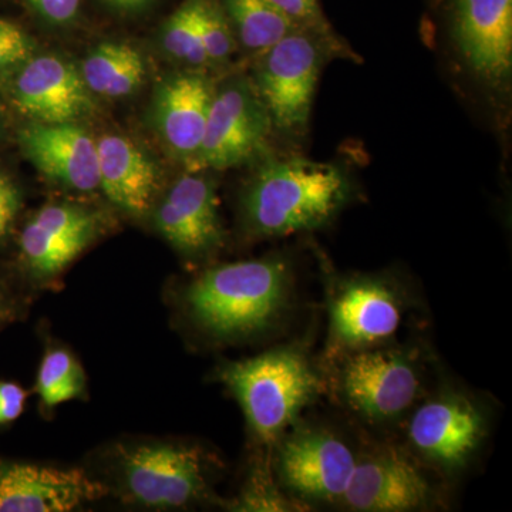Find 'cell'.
<instances>
[{
    "instance_id": "23",
    "label": "cell",
    "mask_w": 512,
    "mask_h": 512,
    "mask_svg": "<svg viewBox=\"0 0 512 512\" xmlns=\"http://www.w3.org/2000/svg\"><path fill=\"white\" fill-rule=\"evenodd\" d=\"M201 0H187L165 25V52L188 66L201 67L208 63L200 33Z\"/></svg>"
},
{
    "instance_id": "27",
    "label": "cell",
    "mask_w": 512,
    "mask_h": 512,
    "mask_svg": "<svg viewBox=\"0 0 512 512\" xmlns=\"http://www.w3.org/2000/svg\"><path fill=\"white\" fill-rule=\"evenodd\" d=\"M32 53L30 37L15 23L0 19V70L28 62Z\"/></svg>"
},
{
    "instance_id": "1",
    "label": "cell",
    "mask_w": 512,
    "mask_h": 512,
    "mask_svg": "<svg viewBox=\"0 0 512 512\" xmlns=\"http://www.w3.org/2000/svg\"><path fill=\"white\" fill-rule=\"evenodd\" d=\"M296 302L295 265L282 254L212 266L184 292L192 325L220 343L275 332L291 320Z\"/></svg>"
},
{
    "instance_id": "15",
    "label": "cell",
    "mask_w": 512,
    "mask_h": 512,
    "mask_svg": "<svg viewBox=\"0 0 512 512\" xmlns=\"http://www.w3.org/2000/svg\"><path fill=\"white\" fill-rule=\"evenodd\" d=\"M103 494L82 470L0 463V512L73 511Z\"/></svg>"
},
{
    "instance_id": "18",
    "label": "cell",
    "mask_w": 512,
    "mask_h": 512,
    "mask_svg": "<svg viewBox=\"0 0 512 512\" xmlns=\"http://www.w3.org/2000/svg\"><path fill=\"white\" fill-rule=\"evenodd\" d=\"M215 87L200 73L175 76L158 92L156 121L161 137L178 156L194 160L200 150Z\"/></svg>"
},
{
    "instance_id": "3",
    "label": "cell",
    "mask_w": 512,
    "mask_h": 512,
    "mask_svg": "<svg viewBox=\"0 0 512 512\" xmlns=\"http://www.w3.org/2000/svg\"><path fill=\"white\" fill-rule=\"evenodd\" d=\"M218 377L237 399L252 436L268 448L328 389L325 373L301 343L225 363Z\"/></svg>"
},
{
    "instance_id": "7",
    "label": "cell",
    "mask_w": 512,
    "mask_h": 512,
    "mask_svg": "<svg viewBox=\"0 0 512 512\" xmlns=\"http://www.w3.org/2000/svg\"><path fill=\"white\" fill-rule=\"evenodd\" d=\"M403 444L441 478L468 470L490 436L491 413L470 390L443 383L427 390L402 424Z\"/></svg>"
},
{
    "instance_id": "4",
    "label": "cell",
    "mask_w": 512,
    "mask_h": 512,
    "mask_svg": "<svg viewBox=\"0 0 512 512\" xmlns=\"http://www.w3.org/2000/svg\"><path fill=\"white\" fill-rule=\"evenodd\" d=\"M427 357L416 343L393 342L333 362L332 389L340 404L369 429L402 427L427 393Z\"/></svg>"
},
{
    "instance_id": "14",
    "label": "cell",
    "mask_w": 512,
    "mask_h": 512,
    "mask_svg": "<svg viewBox=\"0 0 512 512\" xmlns=\"http://www.w3.org/2000/svg\"><path fill=\"white\" fill-rule=\"evenodd\" d=\"M158 231L188 256H204L221 247L224 227L217 188L200 174L181 177L156 212Z\"/></svg>"
},
{
    "instance_id": "17",
    "label": "cell",
    "mask_w": 512,
    "mask_h": 512,
    "mask_svg": "<svg viewBox=\"0 0 512 512\" xmlns=\"http://www.w3.org/2000/svg\"><path fill=\"white\" fill-rule=\"evenodd\" d=\"M23 153L40 173L77 191L100 187L99 154L94 141L74 123H35L19 134Z\"/></svg>"
},
{
    "instance_id": "16",
    "label": "cell",
    "mask_w": 512,
    "mask_h": 512,
    "mask_svg": "<svg viewBox=\"0 0 512 512\" xmlns=\"http://www.w3.org/2000/svg\"><path fill=\"white\" fill-rule=\"evenodd\" d=\"M82 73L56 56H39L23 64L13 96L22 113L36 123H74L93 109Z\"/></svg>"
},
{
    "instance_id": "26",
    "label": "cell",
    "mask_w": 512,
    "mask_h": 512,
    "mask_svg": "<svg viewBox=\"0 0 512 512\" xmlns=\"http://www.w3.org/2000/svg\"><path fill=\"white\" fill-rule=\"evenodd\" d=\"M299 29L313 30L332 40H342L320 10L318 0H272Z\"/></svg>"
},
{
    "instance_id": "6",
    "label": "cell",
    "mask_w": 512,
    "mask_h": 512,
    "mask_svg": "<svg viewBox=\"0 0 512 512\" xmlns=\"http://www.w3.org/2000/svg\"><path fill=\"white\" fill-rule=\"evenodd\" d=\"M410 289L387 272H350L330 278L326 292L325 362L396 342L414 308Z\"/></svg>"
},
{
    "instance_id": "2",
    "label": "cell",
    "mask_w": 512,
    "mask_h": 512,
    "mask_svg": "<svg viewBox=\"0 0 512 512\" xmlns=\"http://www.w3.org/2000/svg\"><path fill=\"white\" fill-rule=\"evenodd\" d=\"M355 197L338 164L266 156L242 192V221L254 238L291 237L328 227Z\"/></svg>"
},
{
    "instance_id": "25",
    "label": "cell",
    "mask_w": 512,
    "mask_h": 512,
    "mask_svg": "<svg viewBox=\"0 0 512 512\" xmlns=\"http://www.w3.org/2000/svg\"><path fill=\"white\" fill-rule=\"evenodd\" d=\"M200 33L202 46L210 64L227 62L237 49V40L232 33L227 15L211 0H201Z\"/></svg>"
},
{
    "instance_id": "20",
    "label": "cell",
    "mask_w": 512,
    "mask_h": 512,
    "mask_svg": "<svg viewBox=\"0 0 512 512\" xmlns=\"http://www.w3.org/2000/svg\"><path fill=\"white\" fill-rule=\"evenodd\" d=\"M82 76L90 92L117 99L136 92L146 76V66L133 47L103 43L84 60Z\"/></svg>"
},
{
    "instance_id": "5",
    "label": "cell",
    "mask_w": 512,
    "mask_h": 512,
    "mask_svg": "<svg viewBox=\"0 0 512 512\" xmlns=\"http://www.w3.org/2000/svg\"><path fill=\"white\" fill-rule=\"evenodd\" d=\"M336 59L360 62L343 40L299 28L258 56L251 82L275 131L288 137L308 131L320 74Z\"/></svg>"
},
{
    "instance_id": "31",
    "label": "cell",
    "mask_w": 512,
    "mask_h": 512,
    "mask_svg": "<svg viewBox=\"0 0 512 512\" xmlns=\"http://www.w3.org/2000/svg\"><path fill=\"white\" fill-rule=\"evenodd\" d=\"M113 5L123 9H137L146 5L150 0H110Z\"/></svg>"
},
{
    "instance_id": "28",
    "label": "cell",
    "mask_w": 512,
    "mask_h": 512,
    "mask_svg": "<svg viewBox=\"0 0 512 512\" xmlns=\"http://www.w3.org/2000/svg\"><path fill=\"white\" fill-rule=\"evenodd\" d=\"M28 393L12 382H0V426L19 419L25 410Z\"/></svg>"
},
{
    "instance_id": "11",
    "label": "cell",
    "mask_w": 512,
    "mask_h": 512,
    "mask_svg": "<svg viewBox=\"0 0 512 512\" xmlns=\"http://www.w3.org/2000/svg\"><path fill=\"white\" fill-rule=\"evenodd\" d=\"M436 473L400 444L360 448L340 507L355 512L430 511L443 503Z\"/></svg>"
},
{
    "instance_id": "8",
    "label": "cell",
    "mask_w": 512,
    "mask_h": 512,
    "mask_svg": "<svg viewBox=\"0 0 512 512\" xmlns=\"http://www.w3.org/2000/svg\"><path fill=\"white\" fill-rule=\"evenodd\" d=\"M272 448L274 476L292 500L303 508L340 507L360 453L345 434L299 419Z\"/></svg>"
},
{
    "instance_id": "10",
    "label": "cell",
    "mask_w": 512,
    "mask_h": 512,
    "mask_svg": "<svg viewBox=\"0 0 512 512\" xmlns=\"http://www.w3.org/2000/svg\"><path fill=\"white\" fill-rule=\"evenodd\" d=\"M124 497L153 510L200 503L210 495L208 463L201 448L170 441H141L117 450Z\"/></svg>"
},
{
    "instance_id": "24",
    "label": "cell",
    "mask_w": 512,
    "mask_h": 512,
    "mask_svg": "<svg viewBox=\"0 0 512 512\" xmlns=\"http://www.w3.org/2000/svg\"><path fill=\"white\" fill-rule=\"evenodd\" d=\"M232 510L303 511L305 508L282 490L272 468L256 466Z\"/></svg>"
},
{
    "instance_id": "9",
    "label": "cell",
    "mask_w": 512,
    "mask_h": 512,
    "mask_svg": "<svg viewBox=\"0 0 512 512\" xmlns=\"http://www.w3.org/2000/svg\"><path fill=\"white\" fill-rule=\"evenodd\" d=\"M448 37L463 72L494 109L512 93V0H451Z\"/></svg>"
},
{
    "instance_id": "29",
    "label": "cell",
    "mask_w": 512,
    "mask_h": 512,
    "mask_svg": "<svg viewBox=\"0 0 512 512\" xmlns=\"http://www.w3.org/2000/svg\"><path fill=\"white\" fill-rule=\"evenodd\" d=\"M28 2L43 18L57 25L74 19L80 6V0H28Z\"/></svg>"
},
{
    "instance_id": "12",
    "label": "cell",
    "mask_w": 512,
    "mask_h": 512,
    "mask_svg": "<svg viewBox=\"0 0 512 512\" xmlns=\"http://www.w3.org/2000/svg\"><path fill=\"white\" fill-rule=\"evenodd\" d=\"M274 124L254 84L237 77L215 89L197 170H228L265 156Z\"/></svg>"
},
{
    "instance_id": "32",
    "label": "cell",
    "mask_w": 512,
    "mask_h": 512,
    "mask_svg": "<svg viewBox=\"0 0 512 512\" xmlns=\"http://www.w3.org/2000/svg\"><path fill=\"white\" fill-rule=\"evenodd\" d=\"M3 312V298L2 295H0V315H2Z\"/></svg>"
},
{
    "instance_id": "19",
    "label": "cell",
    "mask_w": 512,
    "mask_h": 512,
    "mask_svg": "<svg viewBox=\"0 0 512 512\" xmlns=\"http://www.w3.org/2000/svg\"><path fill=\"white\" fill-rule=\"evenodd\" d=\"M100 187L128 214H147L158 188L156 165L126 137L107 134L97 141Z\"/></svg>"
},
{
    "instance_id": "22",
    "label": "cell",
    "mask_w": 512,
    "mask_h": 512,
    "mask_svg": "<svg viewBox=\"0 0 512 512\" xmlns=\"http://www.w3.org/2000/svg\"><path fill=\"white\" fill-rule=\"evenodd\" d=\"M36 387L47 409L82 397L86 390L83 367L69 350L49 349L40 363Z\"/></svg>"
},
{
    "instance_id": "30",
    "label": "cell",
    "mask_w": 512,
    "mask_h": 512,
    "mask_svg": "<svg viewBox=\"0 0 512 512\" xmlns=\"http://www.w3.org/2000/svg\"><path fill=\"white\" fill-rule=\"evenodd\" d=\"M18 210V191L5 175L0 174V238L8 234Z\"/></svg>"
},
{
    "instance_id": "21",
    "label": "cell",
    "mask_w": 512,
    "mask_h": 512,
    "mask_svg": "<svg viewBox=\"0 0 512 512\" xmlns=\"http://www.w3.org/2000/svg\"><path fill=\"white\" fill-rule=\"evenodd\" d=\"M225 15L237 45L256 57L298 29L272 0H225Z\"/></svg>"
},
{
    "instance_id": "13",
    "label": "cell",
    "mask_w": 512,
    "mask_h": 512,
    "mask_svg": "<svg viewBox=\"0 0 512 512\" xmlns=\"http://www.w3.org/2000/svg\"><path fill=\"white\" fill-rule=\"evenodd\" d=\"M100 224L96 212L80 205H46L20 235L23 261L37 278H53L92 244Z\"/></svg>"
}]
</instances>
